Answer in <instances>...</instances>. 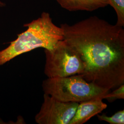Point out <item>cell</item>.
<instances>
[{
  "instance_id": "5b68a950",
  "label": "cell",
  "mask_w": 124,
  "mask_h": 124,
  "mask_svg": "<svg viewBox=\"0 0 124 124\" xmlns=\"http://www.w3.org/2000/svg\"><path fill=\"white\" fill-rule=\"evenodd\" d=\"M44 102L35 116L38 124H69L75 115L78 102H62L45 94Z\"/></svg>"
},
{
  "instance_id": "ba28073f",
  "label": "cell",
  "mask_w": 124,
  "mask_h": 124,
  "mask_svg": "<svg viewBox=\"0 0 124 124\" xmlns=\"http://www.w3.org/2000/svg\"><path fill=\"white\" fill-rule=\"evenodd\" d=\"M108 4L110 5L116 12L117 21L116 24L124 26V0H107Z\"/></svg>"
},
{
  "instance_id": "30bf717a",
  "label": "cell",
  "mask_w": 124,
  "mask_h": 124,
  "mask_svg": "<svg viewBox=\"0 0 124 124\" xmlns=\"http://www.w3.org/2000/svg\"><path fill=\"white\" fill-rule=\"evenodd\" d=\"M104 99H106L110 102H114L117 99H124V84L120 85L111 93L107 94Z\"/></svg>"
},
{
  "instance_id": "8992f818",
  "label": "cell",
  "mask_w": 124,
  "mask_h": 124,
  "mask_svg": "<svg viewBox=\"0 0 124 124\" xmlns=\"http://www.w3.org/2000/svg\"><path fill=\"white\" fill-rule=\"evenodd\" d=\"M102 99L99 97L79 102L75 115L69 124H84L93 116L101 113L107 108Z\"/></svg>"
},
{
  "instance_id": "3957f363",
  "label": "cell",
  "mask_w": 124,
  "mask_h": 124,
  "mask_svg": "<svg viewBox=\"0 0 124 124\" xmlns=\"http://www.w3.org/2000/svg\"><path fill=\"white\" fill-rule=\"evenodd\" d=\"M45 94L62 102H78L104 96L109 90L87 81L80 75L49 78L42 85Z\"/></svg>"
},
{
  "instance_id": "52a82bcc",
  "label": "cell",
  "mask_w": 124,
  "mask_h": 124,
  "mask_svg": "<svg viewBox=\"0 0 124 124\" xmlns=\"http://www.w3.org/2000/svg\"><path fill=\"white\" fill-rule=\"evenodd\" d=\"M56 1L62 8L70 12L77 11L92 12L108 5L107 0H56Z\"/></svg>"
},
{
  "instance_id": "277c9868",
  "label": "cell",
  "mask_w": 124,
  "mask_h": 124,
  "mask_svg": "<svg viewBox=\"0 0 124 124\" xmlns=\"http://www.w3.org/2000/svg\"><path fill=\"white\" fill-rule=\"evenodd\" d=\"M44 73L49 78L82 75L85 65L79 53L64 40L52 50L45 49Z\"/></svg>"
},
{
  "instance_id": "9c48e42d",
  "label": "cell",
  "mask_w": 124,
  "mask_h": 124,
  "mask_svg": "<svg viewBox=\"0 0 124 124\" xmlns=\"http://www.w3.org/2000/svg\"><path fill=\"white\" fill-rule=\"evenodd\" d=\"M98 120L104 121L110 124H124V110H120L111 116H108L105 114L97 115Z\"/></svg>"
},
{
  "instance_id": "8fae6325",
  "label": "cell",
  "mask_w": 124,
  "mask_h": 124,
  "mask_svg": "<svg viewBox=\"0 0 124 124\" xmlns=\"http://www.w3.org/2000/svg\"><path fill=\"white\" fill-rule=\"evenodd\" d=\"M5 6V4L4 3L0 0V8L4 7Z\"/></svg>"
},
{
  "instance_id": "6da1fadb",
  "label": "cell",
  "mask_w": 124,
  "mask_h": 124,
  "mask_svg": "<svg viewBox=\"0 0 124 124\" xmlns=\"http://www.w3.org/2000/svg\"><path fill=\"white\" fill-rule=\"evenodd\" d=\"M63 39L79 53L82 77L108 90L124 84V30L97 16L61 24Z\"/></svg>"
},
{
  "instance_id": "7a4b0ae2",
  "label": "cell",
  "mask_w": 124,
  "mask_h": 124,
  "mask_svg": "<svg viewBox=\"0 0 124 124\" xmlns=\"http://www.w3.org/2000/svg\"><path fill=\"white\" fill-rule=\"evenodd\" d=\"M23 26L26 30L18 35L6 48L0 51V65L23 53L38 48L52 50L58 42L63 39V31L56 25L49 13L43 12L40 17Z\"/></svg>"
}]
</instances>
